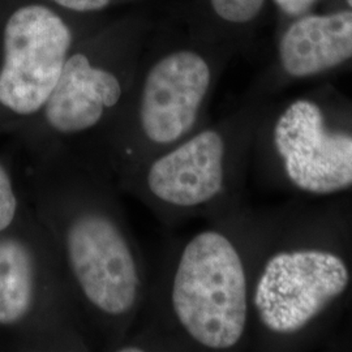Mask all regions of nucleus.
Returning a JSON list of instances; mask_svg holds the SVG:
<instances>
[{
	"mask_svg": "<svg viewBox=\"0 0 352 352\" xmlns=\"http://www.w3.org/2000/svg\"><path fill=\"white\" fill-rule=\"evenodd\" d=\"M251 346L308 340L352 298V228L337 219L253 215Z\"/></svg>",
	"mask_w": 352,
	"mask_h": 352,
	"instance_id": "obj_3",
	"label": "nucleus"
},
{
	"mask_svg": "<svg viewBox=\"0 0 352 352\" xmlns=\"http://www.w3.org/2000/svg\"><path fill=\"white\" fill-rule=\"evenodd\" d=\"M174 241L120 352L236 351L251 346L253 213L245 206Z\"/></svg>",
	"mask_w": 352,
	"mask_h": 352,
	"instance_id": "obj_2",
	"label": "nucleus"
},
{
	"mask_svg": "<svg viewBox=\"0 0 352 352\" xmlns=\"http://www.w3.org/2000/svg\"><path fill=\"white\" fill-rule=\"evenodd\" d=\"M347 3H349V4H350V7H351V8H352V0H347Z\"/></svg>",
	"mask_w": 352,
	"mask_h": 352,
	"instance_id": "obj_15",
	"label": "nucleus"
},
{
	"mask_svg": "<svg viewBox=\"0 0 352 352\" xmlns=\"http://www.w3.org/2000/svg\"><path fill=\"white\" fill-rule=\"evenodd\" d=\"M351 302H352V298H351Z\"/></svg>",
	"mask_w": 352,
	"mask_h": 352,
	"instance_id": "obj_16",
	"label": "nucleus"
},
{
	"mask_svg": "<svg viewBox=\"0 0 352 352\" xmlns=\"http://www.w3.org/2000/svg\"><path fill=\"white\" fill-rule=\"evenodd\" d=\"M252 157L289 188L327 197L352 189V132L329 126L314 101L298 100L279 113Z\"/></svg>",
	"mask_w": 352,
	"mask_h": 352,
	"instance_id": "obj_9",
	"label": "nucleus"
},
{
	"mask_svg": "<svg viewBox=\"0 0 352 352\" xmlns=\"http://www.w3.org/2000/svg\"><path fill=\"white\" fill-rule=\"evenodd\" d=\"M101 21L42 0L13 7L0 32V111L30 123L50 98L77 41Z\"/></svg>",
	"mask_w": 352,
	"mask_h": 352,
	"instance_id": "obj_8",
	"label": "nucleus"
},
{
	"mask_svg": "<svg viewBox=\"0 0 352 352\" xmlns=\"http://www.w3.org/2000/svg\"><path fill=\"white\" fill-rule=\"evenodd\" d=\"M19 215V200L12 179L7 168L0 164V238L12 228Z\"/></svg>",
	"mask_w": 352,
	"mask_h": 352,
	"instance_id": "obj_13",
	"label": "nucleus"
},
{
	"mask_svg": "<svg viewBox=\"0 0 352 352\" xmlns=\"http://www.w3.org/2000/svg\"><path fill=\"white\" fill-rule=\"evenodd\" d=\"M29 325L46 350L98 349L60 257L39 221L32 236L0 238V327Z\"/></svg>",
	"mask_w": 352,
	"mask_h": 352,
	"instance_id": "obj_7",
	"label": "nucleus"
},
{
	"mask_svg": "<svg viewBox=\"0 0 352 352\" xmlns=\"http://www.w3.org/2000/svg\"><path fill=\"white\" fill-rule=\"evenodd\" d=\"M252 126L240 118L202 126L174 146L116 179L120 192L145 205L164 226L209 221L243 208L252 160Z\"/></svg>",
	"mask_w": 352,
	"mask_h": 352,
	"instance_id": "obj_6",
	"label": "nucleus"
},
{
	"mask_svg": "<svg viewBox=\"0 0 352 352\" xmlns=\"http://www.w3.org/2000/svg\"><path fill=\"white\" fill-rule=\"evenodd\" d=\"M352 59V11L307 16L279 43L283 71L295 78L321 75Z\"/></svg>",
	"mask_w": 352,
	"mask_h": 352,
	"instance_id": "obj_10",
	"label": "nucleus"
},
{
	"mask_svg": "<svg viewBox=\"0 0 352 352\" xmlns=\"http://www.w3.org/2000/svg\"><path fill=\"white\" fill-rule=\"evenodd\" d=\"M38 160V221L60 257L97 347L118 351L139 321L151 277L116 177L91 146Z\"/></svg>",
	"mask_w": 352,
	"mask_h": 352,
	"instance_id": "obj_1",
	"label": "nucleus"
},
{
	"mask_svg": "<svg viewBox=\"0 0 352 352\" xmlns=\"http://www.w3.org/2000/svg\"><path fill=\"white\" fill-rule=\"evenodd\" d=\"M214 17L227 25L241 26L253 21L265 0H206Z\"/></svg>",
	"mask_w": 352,
	"mask_h": 352,
	"instance_id": "obj_11",
	"label": "nucleus"
},
{
	"mask_svg": "<svg viewBox=\"0 0 352 352\" xmlns=\"http://www.w3.org/2000/svg\"><path fill=\"white\" fill-rule=\"evenodd\" d=\"M217 74L205 51L151 39L126 103L96 145L116 179L201 128Z\"/></svg>",
	"mask_w": 352,
	"mask_h": 352,
	"instance_id": "obj_5",
	"label": "nucleus"
},
{
	"mask_svg": "<svg viewBox=\"0 0 352 352\" xmlns=\"http://www.w3.org/2000/svg\"><path fill=\"white\" fill-rule=\"evenodd\" d=\"M151 39V23L126 14L77 41L41 113L30 122L38 157L96 148L120 113Z\"/></svg>",
	"mask_w": 352,
	"mask_h": 352,
	"instance_id": "obj_4",
	"label": "nucleus"
},
{
	"mask_svg": "<svg viewBox=\"0 0 352 352\" xmlns=\"http://www.w3.org/2000/svg\"><path fill=\"white\" fill-rule=\"evenodd\" d=\"M51 7L64 13L85 17V19H100L102 13L111 11L113 8L133 4L142 0H42Z\"/></svg>",
	"mask_w": 352,
	"mask_h": 352,
	"instance_id": "obj_12",
	"label": "nucleus"
},
{
	"mask_svg": "<svg viewBox=\"0 0 352 352\" xmlns=\"http://www.w3.org/2000/svg\"><path fill=\"white\" fill-rule=\"evenodd\" d=\"M274 1L283 12L289 13L291 16L302 14L315 3V0H274Z\"/></svg>",
	"mask_w": 352,
	"mask_h": 352,
	"instance_id": "obj_14",
	"label": "nucleus"
}]
</instances>
